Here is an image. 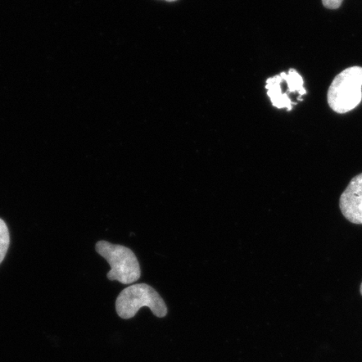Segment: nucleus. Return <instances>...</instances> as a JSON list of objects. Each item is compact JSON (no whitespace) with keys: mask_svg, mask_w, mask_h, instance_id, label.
I'll return each instance as SVG.
<instances>
[{"mask_svg":"<svg viewBox=\"0 0 362 362\" xmlns=\"http://www.w3.org/2000/svg\"><path fill=\"white\" fill-rule=\"evenodd\" d=\"M362 99V67L352 66L339 74L328 90V103L338 113L350 112Z\"/></svg>","mask_w":362,"mask_h":362,"instance_id":"f257e3e1","label":"nucleus"},{"mask_svg":"<svg viewBox=\"0 0 362 362\" xmlns=\"http://www.w3.org/2000/svg\"><path fill=\"white\" fill-rule=\"evenodd\" d=\"M142 307H148L158 318L167 315V306L160 294L146 284H134L124 289L116 300V310L122 319L133 318Z\"/></svg>","mask_w":362,"mask_h":362,"instance_id":"f03ea898","label":"nucleus"},{"mask_svg":"<svg viewBox=\"0 0 362 362\" xmlns=\"http://www.w3.org/2000/svg\"><path fill=\"white\" fill-rule=\"evenodd\" d=\"M96 251L111 267L107 274V279L111 281L130 284L140 279L141 269L139 262L130 248L106 241H99L96 244Z\"/></svg>","mask_w":362,"mask_h":362,"instance_id":"7ed1b4c3","label":"nucleus"},{"mask_svg":"<svg viewBox=\"0 0 362 362\" xmlns=\"http://www.w3.org/2000/svg\"><path fill=\"white\" fill-rule=\"evenodd\" d=\"M344 216L355 224H362V174L356 176L348 185L339 200Z\"/></svg>","mask_w":362,"mask_h":362,"instance_id":"20e7f679","label":"nucleus"},{"mask_svg":"<svg viewBox=\"0 0 362 362\" xmlns=\"http://www.w3.org/2000/svg\"><path fill=\"white\" fill-rule=\"evenodd\" d=\"M284 78L281 74L269 78L266 81V89L268 90V96L272 104L279 110L286 108L287 111L292 110V102L288 94L283 93Z\"/></svg>","mask_w":362,"mask_h":362,"instance_id":"39448f33","label":"nucleus"},{"mask_svg":"<svg viewBox=\"0 0 362 362\" xmlns=\"http://www.w3.org/2000/svg\"><path fill=\"white\" fill-rule=\"evenodd\" d=\"M283 75L288 86V92L289 93H298L300 94V97L298 100L301 101V97L306 94V90L304 88V80H303L302 76L294 69L289 70L288 74L283 72Z\"/></svg>","mask_w":362,"mask_h":362,"instance_id":"423d86ee","label":"nucleus"},{"mask_svg":"<svg viewBox=\"0 0 362 362\" xmlns=\"http://www.w3.org/2000/svg\"><path fill=\"white\" fill-rule=\"evenodd\" d=\"M10 233L6 221L0 218V264L6 259L8 247H10Z\"/></svg>","mask_w":362,"mask_h":362,"instance_id":"0eeeda50","label":"nucleus"},{"mask_svg":"<svg viewBox=\"0 0 362 362\" xmlns=\"http://www.w3.org/2000/svg\"><path fill=\"white\" fill-rule=\"evenodd\" d=\"M325 7L330 8V10H336L341 7L343 0H322Z\"/></svg>","mask_w":362,"mask_h":362,"instance_id":"6e6552de","label":"nucleus"},{"mask_svg":"<svg viewBox=\"0 0 362 362\" xmlns=\"http://www.w3.org/2000/svg\"><path fill=\"white\" fill-rule=\"evenodd\" d=\"M361 296H362V283H361Z\"/></svg>","mask_w":362,"mask_h":362,"instance_id":"1a4fd4ad","label":"nucleus"},{"mask_svg":"<svg viewBox=\"0 0 362 362\" xmlns=\"http://www.w3.org/2000/svg\"><path fill=\"white\" fill-rule=\"evenodd\" d=\"M167 1H175V0H167Z\"/></svg>","mask_w":362,"mask_h":362,"instance_id":"9d476101","label":"nucleus"}]
</instances>
